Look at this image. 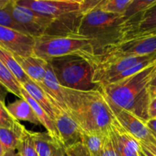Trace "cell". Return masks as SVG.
<instances>
[{
    "label": "cell",
    "mask_w": 156,
    "mask_h": 156,
    "mask_svg": "<svg viewBox=\"0 0 156 156\" xmlns=\"http://www.w3.org/2000/svg\"><path fill=\"white\" fill-rule=\"evenodd\" d=\"M111 53L128 56L154 54L156 53V29L130 32Z\"/></svg>",
    "instance_id": "obj_9"
},
{
    "label": "cell",
    "mask_w": 156,
    "mask_h": 156,
    "mask_svg": "<svg viewBox=\"0 0 156 156\" xmlns=\"http://www.w3.org/2000/svg\"><path fill=\"white\" fill-rule=\"evenodd\" d=\"M17 151L20 156H38L35 149L31 131H28V129L24 131Z\"/></svg>",
    "instance_id": "obj_27"
},
{
    "label": "cell",
    "mask_w": 156,
    "mask_h": 156,
    "mask_svg": "<svg viewBox=\"0 0 156 156\" xmlns=\"http://www.w3.org/2000/svg\"><path fill=\"white\" fill-rule=\"evenodd\" d=\"M140 145L144 147L145 149H146L147 150L149 151L150 152L156 156V146H153V145H149V144H145V143H140Z\"/></svg>",
    "instance_id": "obj_32"
},
{
    "label": "cell",
    "mask_w": 156,
    "mask_h": 156,
    "mask_svg": "<svg viewBox=\"0 0 156 156\" xmlns=\"http://www.w3.org/2000/svg\"><path fill=\"white\" fill-rule=\"evenodd\" d=\"M5 152H6V151H5L4 147H3L1 141H0V156H3V155H4Z\"/></svg>",
    "instance_id": "obj_36"
},
{
    "label": "cell",
    "mask_w": 156,
    "mask_h": 156,
    "mask_svg": "<svg viewBox=\"0 0 156 156\" xmlns=\"http://www.w3.org/2000/svg\"><path fill=\"white\" fill-rule=\"evenodd\" d=\"M7 92V90H6L4 87L2 86V85H0V101L4 102L5 103V98H6Z\"/></svg>",
    "instance_id": "obj_33"
},
{
    "label": "cell",
    "mask_w": 156,
    "mask_h": 156,
    "mask_svg": "<svg viewBox=\"0 0 156 156\" xmlns=\"http://www.w3.org/2000/svg\"><path fill=\"white\" fill-rule=\"evenodd\" d=\"M145 123H146L147 126L149 129V130L151 131L152 135L156 139V118L148 119L147 121H145Z\"/></svg>",
    "instance_id": "obj_31"
},
{
    "label": "cell",
    "mask_w": 156,
    "mask_h": 156,
    "mask_svg": "<svg viewBox=\"0 0 156 156\" xmlns=\"http://www.w3.org/2000/svg\"><path fill=\"white\" fill-rule=\"evenodd\" d=\"M109 133L119 156H140L139 141L122 127L116 118L109 129Z\"/></svg>",
    "instance_id": "obj_13"
},
{
    "label": "cell",
    "mask_w": 156,
    "mask_h": 156,
    "mask_svg": "<svg viewBox=\"0 0 156 156\" xmlns=\"http://www.w3.org/2000/svg\"><path fill=\"white\" fill-rule=\"evenodd\" d=\"M140 156H146L145 155V154L143 153V152H142V149H141V152H140Z\"/></svg>",
    "instance_id": "obj_39"
},
{
    "label": "cell",
    "mask_w": 156,
    "mask_h": 156,
    "mask_svg": "<svg viewBox=\"0 0 156 156\" xmlns=\"http://www.w3.org/2000/svg\"><path fill=\"white\" fill-rule=\"evenodd\" d=\"M102 156H119L109 130L104 134L102 146Z\"/></svg>",
    "instance_id": "obj_29"
},
{
    "label": "cell",
    "mask_w": 156,
    "mask_h": 156,
    "mask_svg": "<svg viewBox=\"0 0 156 156\" xmlns=\"http://www.w3.org/2000/svg\"><path fill=\"white\" fill-rule=\"evenodd\" d=\"M0 46L16 56H33L35 38L18 30L0 26Z\"/></svg>",
    "instance_id": "obj_11"
},
{
    "label": "cell",
    "mask_w": 156,
    "mask_h": 156,
    "mask_svg": "<svg viewBox=\"0 0 156 156\" xmlns=\"http://www.w3.org/2000/svg\"><path fill=\"white\" fill-rule=\"evenodd\" d=\"M156 29V5L151 8L140 17L132 31H145Z\"/></svg>",
    "instance_id": "obj_26"
},
{
    "label": "cell",
    "mask_w": 156,
    "mask_h": 156,
    "mask_svg": "<svg viewBox=\"0 0 156 156\" xmlns=\"http://www.w3.org/2000/svg\"><path fill=\"white\" fill-rule=\"evenodd\" d=\"M62 87L77 91L97 89L93 83L96 62L80 56H67L47 60Z\"/></svg>",
    "instance_id": "obj_5"
},
{
    "label": "cell",
    "mask_w": 156,
    "mask_h": 156,
    "mask_svg": "<svg viewBox=\"0 0 156 156\" xmlns=\"http://www.w3.org/2000/svg\"><path fill=\"white\" fill-rule=\"evenodd\" d=\"M156 53L148 56H128L111 53L98 60L95 67L93 83L99 86L106 85L112 79L128 69L150 59Z\"/></svg>",
    "instance_id": "obj_7"
},
{
    "label": "cell",
    "mask_w": 156,
    "mask_h": 156,
    "mask_svg": "<svg viewBox=\"0 0 156 156\" xmlns=\"http://www.w3.org/2000/svg\"><path fill=\"white\" fill-rule=\"evenodd\" d=\"M53 120L59 133L61 143L66 150L81 143L84 132L64 110L58 108Z\"/></svg>",
    "instance_id": "obj_12"
},
{
    "label": "cell",
    "mask_w": 156,
    "mask_h": 156,
    "mask_svg": "<svg viewBox=\"0 0 156 156\" xmlns=\"http://www.w3.org/2000/svg\"><path fill=\"white\" fill-rule=\"evenodd\" d=\"M14 56L28 77L37 85H41L48 69V62L35 55L24 57Z\"/></svg>",
    "instance_id": "obj_14"
},
{
    "label": "cell",
    "mask_w": 156,
    "mask_h": 156,
    "mask_svg": "<svg viewBox=\"0 0 156 156\" xmlns=\"http://www.w3.org/2000/svg\"><path fill=\"white\" fill-rule=\"evenodd\" d=\"M38 156H65L66 149L64 146L47 133L31 132Z\"/></svg>",
    "instance_id": "obj_15"
},
{
    "label": "cell",
    "mask_w": 156,
    "mask_h": 156,
    "mask_svg": "<svg viewBox=\"0 0 156 156\" xmlns=\"http://www.w3.org/2000/svg\"><path fill=\"white\" fill-rule=\"evenodd\" d=\"M104 134L105 133H83L81 143L89 156H102Z\"/></svg>",
    "instance_id": "obj_22"
},
{
    "label": "cell",
    "mask_w": 156,
    "mask_h": 156,
    "mask_svg": "<svg viewBox=\"0 0 156 156\" xmlns=\"http://www.w3.org/2000/svg\"><path fill=\"white\" fill-rule=\"evenodd\" d=\"M21 86L47 113V114L54 119L55 111L60 108L54 103L45 91L32 80L28 81Z\"/></svg>",
    "instance_id": "obj_17"
},
{
    "label": "cell",
    "mask_w": 156,
    "mask_h": 156,
    "mask_svg": "<svg viewBox=\"0 0 156 156\" xmlns=\"http://www.w3.org/2000/svg\"><path fill=\"white\" fill-rule=\"evenodd\" d=\"M6 108L12 117L18 121L23 120L35 125H41L31 105L24 98H19L9 104Z\"/></svg>",
    "instance_id": "obj_19"
},
{
    "label": "cell",
    "mask_w": 156,
    "mask_h": 156,
    "mask_svg": "<svg viewBox=\"0 0 156 156\" xmlns=\"http://www.w3.org/2000/svg\"><path fill=\"white\" fill-rule=\"evenodd\" d=\"M151 97H156V86L154 88H151Z\"/></svg>",
    "instance_id": "obj_37"
},
{
    "label": "cell",
    "mask_w": 156,
    "mask_h": 156,
    "mask_svg": "<svg viewBox=\"0 0 156 156\" xmlns=\"http://www.w3.org/2000/svg\"><path fill=\"white\" fill-rule=\"evenodd\" d=\"M39 86L45 91L46 94L49 96V98L53 101L54 103L57 106L64 110V99H63L62 92L63 87L58 82L50 66L47 69L42 84Z\"/></svg>",
    "instance_id": "obj_18"
},
{
    "label": "cell",
    "mask_w": 156,
    "mask_h": 156,
    "mask_svg": "<svg viewBox=\"0 0 156 156\" xmlns=\"http://www.w3.org/2000/svg\"><path fill=\"white\" fill-rule=\"evenodd\" d=\"M64 110L84 133H106L115 120L114 114L99 88L77 91L63 87Z\"/></svg>",
    "instance_id": "obj_1"
},
{
    "label": "cell",
    "mask_w": 156,
    "mask_h": 156,
    "mask_svg": "<svg viewBox=\"0 0 156 156\" xmlns=\"http://www.w3.org/2000/svg\"><path fill=\"white\" fill-rule=\"evenodd\" d=\"M156 77V59L146 68L126 78L99 86L110 105L126 110L145 121L151 99V85Z\"/></svg>",
    "instance_id": "obj_2"
},
{
    "label": "cell",
    "mask_w": 156,
    "mask_h": 156,
    "mask_svg": "<svg viewBox=\"0 0 156 156\" xmlns=\"http://www.w3.org/2000/svg\"><path fill=\"white\" fill-rule=\"evenodd\" d=\"M110 105V104H109ZM116 120L139 143L156 146V139L147 126L145 120L126 110L110 105Z\"/></svg>",
    "instance_id": "obj_10"
},
{
    "label": "cell",
    "mask_w": 156,
    "mask_h": 156,
    "mask_svg": "<svg viewBox=\"0 0 156 156\" xmlns=\"http://www.w3.org/2000/svg\"><path fill=\"white\" fill-rule=\"evenodd\" d=\"M21 98H24V100L27 101L28 103L31 105V107L33 109L34 112L36 114L40 123L45 128L46 130H47V133L49 134V136L50 137H52L55 141H57L60 144L62 145L59 133H58V129H57L53 119L47 114V113L22 88L21 89Z\"/></svg>",
    "instance_id": "obj_16"
},
{
    "label": "cell",
    "mask_w": 156,
    "mask_h": 156,
    "mask_svg": "<svg viewBox=\"0 0 156 156\" xmlns=\"http://www.w3.org/2000/svg\"><path fill=\"white\" fill-rule=\"evenodd\" d=\"M148 119L156 118V97L151 98L148 107Z\"/></svg>",
    "instance_id": "obj_30"
},
{
    "label": "cell",
    "mask_w": 156,
    "mask_h": 156,
    "mask_svg": "<svg viewBox=\"0 0 156 156\" xmlns=\"http://www.w3.org/2000/svg\"><path fill=\"white\" fill-rule=\"evenodd\" d=\"M18 123L19 122L9 114L4 102L0 101V127L9 129L15 127Z\"/></svg>",
    "instance_id": "obj_28"
},
{
    "label": "cell",
    "mask_w": 156,
    "mask_h": 156,
    "mask_svg": "<svg viewBox=\"0 0 156 156\" xmlns=\"http://www.w3.org/2000/svg\"><path fill=\"white\" fill-rule=\"evenodd\" d=\"M3 156H20V155L17 150H10L5 152Z\"/></svg>",
    "instance_id": "obj_34"
},
{
    "label": "cell",
    "mask_w": 156,
    "mask_h": 156,
    "mask_svg": "<svg viewBox=\"0 0 156 156\" xmlns=\"http://www.w3.org/2000/svg\"><path fill=\"white\" fill-rule=\"evenodd\" d=\"M141 149H142V152H143V153L145 154V155H146V156H155L154 155H153V154L151 153V152H150L149 151L147 150L146 149H145V148H144V147H142V146H141Z\"/></svg>",
    "instance_id": "obj_35"
},
{
    "label": "cell",
    "mask_w": 156,
    "mask_h": 156,
    "mask_svg": "<svg viewBox=\"0 0 156 156\" xmlns=\"http://www.w3.org/2000/svg\"><path fill=\"white\" fill-rule=\"evenodd\" d=\"M131 29L129 21L123 15L107 13L96 7L83 14L77 34L90 41L98 62L111 53Z\"/></svg>",
    "instance_id": "obj_3"
},
{
    "label": "cell",
    "mask_w": 156,
    "mask_h": 156,
    "mask_svg": "<svg viewBox=\"0 0 156 156\" xmlns=\"http://www.w3.org/2000/svg\"><path fill=\"white\" fill-rule=\"evenodd\" d=\"M0 60L7 67L8 69L11 72V73L13 75L14 77L21 85L28 81L31 80L17 62L13 53L3 48L1 46H0Z\"/></svg>",
    "instance_id": "obj_21"
},
{
    "label": "cell",
    "mask_w": 156,
    "mask_h": 156,
    "mask_svg": "<svg viewBox=\"0 0 156 156\" xmlns=\"http://www.w3.org/2000/svg\"><path fill=\"white\" fill-rule=\"evenodd\" d=\"M11 12L15 21L34 38L48 34L54 24V20L51 18L19 5L15 0L12 1Z\"/></svg>",
    "instance_id": "obj_8"
},
{
    "label": "cell",
    "mask_w": 156,
    "mask_h": 156,
    "mask_svg": "<svg viewBox=\"0 0 156 156\" xmlns=\"http://www.w3.org/2000/svg\"><path fill=\"white\" fill-rule=\"evenodd\" d=\"M26 128L21 123L13 128L0 127V141L6 152L10 150H17L20 144Z\"/></svg>",
    "instance_id": "obj_20"
},
{
    "label": "cell",
    "mask_w": 156,
    "mask_h": 156,
    "mask_svg": "<svg viewBox=\"0 0 156 156\" xmlns=\"http://www.w3.org/2000/svg\"><path fill=\"white\" fill-rule=\"evenodd\" d=\"M65 156H68V155H67V153H66V154H65Z\"/></svg>",
    "instance_id": "obj_40"
},
{
    "label": "cell",
    "mask_w": 156,
    "mask_h": 156,
    "mask_svg": "<svg viewBox=\"0 0 156 156\" xmlns=\"http://www.w3.org/2000/svg\"><path fill=\"white\" fill-rule=\"evenodd\" d=\"M34 55L47 61L62 56H80L97 63L90 41L78 34L35 37Z\"/></svg>",
    "instance_id": "obj_6"
},
{
    "label": "cell",
    "mask_w": 156,
    "mask_h": 156,
    "mask_svg": "<svg viewBox=\"0 0 156 156\" xmlns=\"http://www.w3.org/2000/svg\"><path fill=\"white\" fill-rule=\"evenodd\" d=\"M132 0H100L97 9L107 13L124 15Z\"/></svg>",
    "instance_id": "obj_25"
},
{
    "label": "cell",
    "mask_w": 156,
    "mask_h": 156,
    "mask_svg": "<svg viewBox=\"0 0 156 156\" xmlns=\"http://www.w3.org/2000/svg\"><path fill=\"white\" fill-rule=\"evenodd\" d=\"M15 2L19 5L54 20V24L47 35L77 34L83 17L81 0H15Z\"/></svg>",
    "instance_id": "obj_4"
},
{
    "label": "cell",
    "mask_w": 156,
    "mask_h": 156,
    "mask_svg": "<svg viewBox=\"0 0 156 156\" xmlns=\"http://www.w3.org/2000/svg\"><path fill=\"white\" fill-rule=\"evenodd\" d=\"M0 85L4 87L8 92L12 93L19 98H21V85L18 83L16 79L14 77L13 75L1 60H0Z\"/></svg>",
    "instance_id": "obj_24"
},
{
    "label": "cell",
    "mask_w": 156,
    "mask_h": 156,
    "mask_svg": "<svg viewBox=\"0 0 156 156\" xmlns=\"http://www.w3.org/2000/svg\"><path fill=\"white\" fill-rule=\"evenodd\" d=\"M12 1L13 0H0V26L14 29L28 34L12 17L11 12Z\"/></svg>",
    "instance_id": "obj_23"
},
{
    "label": "cell",
    "mask_w": 156,
    "mask_h": 156,
    "mask_svg": "<svg viewBox=\"0 0 156 156\" xmlns=\"http://www.w3.org/2000/svg\"><path fill=\"white\" fill-rule=\"evenodd\" d=\"M66 153H67V155L68 156H77L76 154H74L73 152H71L70 150H66Z\"/></svg>",
    "instance_id": "obj_38"
}]
</instances>
